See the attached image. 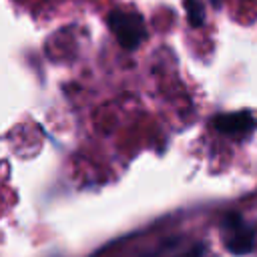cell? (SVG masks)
I'll return each instance as SVG.
<instances>
[{
    "mask_svg": "<svg viewBox=\"0 0 257 257\" xmlns=\"http://www.w3.org/2000/svg\"><path fill=\"white\" fill-rule=\"evenodd\" d=\"M108 28L116 36L118 44L126 50H135L147 38V26L139 12L133 10H112L108 14Z\"/></svg>",
    "mask_w": 257,
    "mask_h": 257,
    "instance_id": "6da1fadb",
    "label": "cell"
},
{
    "mask_svg": "<svg viewBox=\"0 0 257 257\" xmlns=\"http://www.w3.org/2000/svg\"><path fill=\"white\" fill-rule=\"evenodd\" d=\"M223 243L229 253L233 255H245L255 245V229L245 223L243 215L239 213H227L223 215Z\"/></svg>",
    "mask_w": 257,
    "mask_h": 257,
    "instance_id": "7a4b0ae2",
    "label": "cell"
},
{
    "mask_svg": "<svg viewBox=\"0 0 257 257\" xmlns=\"http://www.w3.org/2000/svg\"><path fill=\"white\" fill-rule=\"evenodd\" d=\"M213 126L229 137H245L251 131H255L257 120L253 118L251 112L247 110H239V112H225V114H217L213 118Z\"/></svg>",
    "mask_w": 257,
    "mask_h": 257,
    "instance_id": "3957f363",
    "label": "cell"
},
{
    "mask_svg": "<svg viewBox=\"0 0 257 257\" xmlns=\"http://www.w3.org/2000/svg\"><path fill=\"white\" fill-rule=\"evenodd\" d=\"M183 2H185V12H187V18H189V24L191 26H201L203 20H205L203 4L199 0H183Z\"/></svg>",
    "mask_w": 257,
    "mask_h": 257,
    "instance_id": "277c9868",
    "label": "cell"
},
{
    "mask_svg": "<svg viewBox=\"0 0 257 257\" xmlns=\"http://www.w3.org/2000/svg\"><path fill=\"white\" fill-rule=\"evenodd\" d=\"M203 255V245L199 243V245H195V247H191L185 255H181V257H201Z\"/></svg>",
    "mask_w": 257,
    "mask_h": 257,
    "instance_id": "5b68a950",
    "label": "cell"
},
{
    "mask_svg": "<svg viewBox=\"0 0 257 257\" xmlns=\"http://www.w3.org/2000/svg\"><path fill=\"white\" fill-rule=\"evenodd\" d=\"M211 4H213L215 8H219V6H221V0H211Z\"/></svg>",
    "mask_w": 257,
    "mask_h": 257,
    "instance_id": "8992f818",
    "label": "cell"
}]
</instances>
